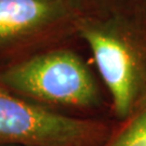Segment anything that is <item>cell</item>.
Masks as SVG:
<instances>
[{
    "label": "cell",
    "instance_id": "3",
    "mask_svg": "<svg viewBox=\"0 0 146 146\" xmlns=\"http://www.w3.org/2000/svg\"><path fill=\"white\" fill-rule=\"evenodd\" d=\"M80 33L110 90L116 114L127 117L132 110L136 91V65L131 49L110 31L84 26Z\"/></svg>",
    "mask_w": 146,
    "mask_h": 146
},
{
    "label": "cell",
    "instance_id": "2",
    "mask_svg": "<svg viewBox=\"0 0 146 146\" xmlns=\"http://www.w3.org/2000/svg\"><path fill=\"white\" fill-rule=\"evenodd\" d=\"M99 127L19 98L0 86V141L29 146H91Z\"/></svg>",
    "mask_w": 146,
    "mask_h": 146
},
{
    "label": "cell",
    "instance_id": "4",
    "mask_svg": "<svg viewBox=\"0 0 146 146\" xmlns=\"http://www.w3.org/2000/svg\"><path fill=\"white\" fill-rule=\"evenodd\" d=\"M65 13L64 0H0V47L46 29Z\"/></svg>",
    "mask_w": 146,
    "mask_h": 146
},
{
    "label": "cell",
    "instance_id": "5",
    "mask_svg": "<svg viewBox=\"0 0 146 146\" xmlns=\"http://www.w3.org/2000/svg\"><path fill=\"white\" fill-rule=\"evenodd\" d=\"M110 146H146V106L120 131Z\"/></svg>",
    "mask_w": 146,
    "mask_h": 146
},
{
    "label": "cell",
    "instance_id": "1",
    "mask_svg": "<svg viewBox=\"0 0 146 146\" xmlns=\"http://www.w3.org/2000/svg\"><path fill=\"white\" fill-rule=\"evenodd\" d=\"M0 86L40 102L87 107L98 89L82 60L72 50L39 53L0 70Z\"/></svg>",
    "mask_w": 146,
    "mask_h": 146
}]
</instances>
